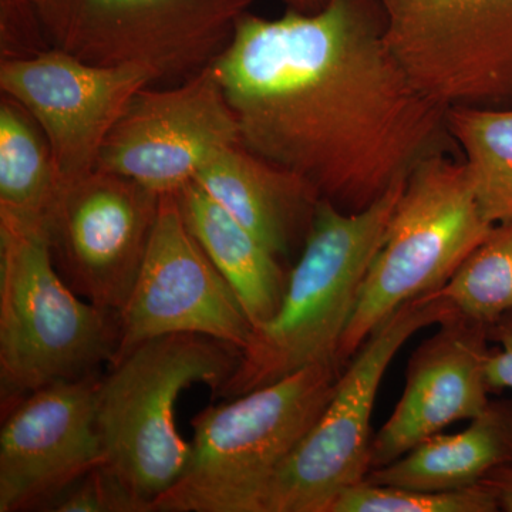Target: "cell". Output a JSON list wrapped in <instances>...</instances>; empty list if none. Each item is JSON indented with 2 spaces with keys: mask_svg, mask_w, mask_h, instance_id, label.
<instances>
[{
  "mask_svg": "<svg viewBox=\"0 0 512 512\" xmlns=\"http://www.w3.org/2000/svg\"><path fill=\"white\" fill-rule=\"evenodd\" d=\"M210 66L242 146L343 211L365 210L453 143L447 110L384 42L376 0H329L276 19L245 13Z\"/></svg>",
  "mask_w": 512,
  "mask_h": 512,
  "instance_id": "obj_1",
  "label": "cell"
},
{
  "mask_svg": "<svg viewBox=\"0 0 512 512\" xmlns=\"http://www.w3.org/2000/svg\"><path fill=\"white\" fill-rule=\"evenodd\" d=\"M402 183L362 211L320 200L274 318L252 329L237 369L215 396L235 399L316 363L336 360Z\"/></svg>",
  "mask_w": 512,
  "mask_h": 512,
  "instance_id": "obj_2",
  "label": "cell"
},
{
  "mask_svg": "<svg viewBox=\"0 0 512 512\" xmlns=\"http://www.w3.org/2000/svg\"><path fill=\"white\" fill-rule=\"evenodd\" d=\"M336 360L210 406L192 419L183 476L154 501V512H259L262 495L332 397Z\"/></svg>",
  "mask_w": 512,
  "mask_h": 512,
  "instance_id": "obj_3",
  "label": "cell"
},
{
  "mask_svg": "<svg viewBox=\"0 0 512 512\" xmlns=\"http://www.w3.org/2000/svg\"><path fill=\"white\" fill-rule=\"evenodd\" d=\"M239 359L241 350L222 340L173 333L146 340L114 360L97 392L103 466L154 508L190 461L191 443L175 421L178 397L195 383L217 393Z\"/></svg>",
  "mask_w": 512,
  "mask_h": 512,
  "instance_id": "obj_4",
  "label": "cell"
},
{
  "mask_svg": "<svg viewBox=\"0 0 512 512\" xmlns=\"http://www.w3.org/2000/svg\"><path fill=\"white\" fill-rule=\"evenodd\" d=\"M119 343V312L83 301L70 288L55 264L49 234L0 225L3 404L96 372L113 362Z\"/></svg>",
  "mask_w": 512,
  "mask_h": 512,
  "instance_id": "obj_5",
  "label": "cell"
},
{
  "mask_svg": "<svg viewBox=\"0 0 512 512\" xmlns=\"http://www.w3.org/2000/svg\"><path fill=\"white\" fill-rule=\"evenodd\" d=\"M494 227L478 208L463 161L439 154L421 163L369 266L336 362L345 367L397 309L443 288Z\"/></svg>",
  "mask_w": 512,
  "mask_h": 512,
  "instance_id": "obj_6",
  "label": "cell"
},
{
  "mask_svg": "<svg viewBox=\"0 0 512 512\" xmlns=\"http://www.w3.org/2000/svg\"><path fill=\"white\" fill-rule=\"evenodd\" d=\"M256 0H26L49 49L178 83L210 66Z\"/></svg>",
  "mask_w": 512,
  "mask_h": 512,
  "instance_id": "obj_7",
  "label": "cell"
},
{
  "mask_svg": "<svg viewBox=\"0 0 512 512\" xmlns=\"http://www.w3.org/2000/svg\"><path fill=\"white\" fill-rule=\"evenodd\" d=\"M451 313L437 296H420L365 340L340 372L328 406L266 487L259 512H329L340 493L366 480L372 414L387 367L414 333Z\"/></svg>",
  "mask_w": 512,
  "mask_h": 512,
  "instance_id": "obj_8",
  "label": "cell"
},
{
  "mask_svg": "<svg viewBox=\"0 0 512 512\" xmlns=\"http://www.w3.org/2000/svg\"><path fill=\"white\" fill-rule=\"evenodd\" d=\"M404 73L443 109L512 106V0H376Z\"/></svg>",
  "mask_w": 512,
  "mask_h": 512,
  "instance_id": "obj_9",
  "label": "cell"
},
{
  "mask_svg": "<svg viewBox=\"0 0 512 512\" xmlns=\"http://www.w3.org/2000/svg\"><path fill=\"white\" fill-rule=\"evenodd\" d=\"M151 86L128 101L96 170L163 195L191 183L218 151L241 143V133L211 66L165 89Z\"/></svg>",
  "mask_w": 512,
  "mask_h": 512,
  "instance_id": "obj_10",
  "label": "cell"
},
{
  "mask_svg": "<svg viewBox=\"0 0 512 512\" xmlns=\"http://www.w3.org/2000/svg\"><path fill=\"white\" fill-rule=\"evenodd\" d=\"M119 320L114 360L173 333L208 336L239 350L251 338L254 328L237 293L191 234L175 192L161 195L156 227Z\"/></svg>",
  "mask_w": 512,
  "mask_h": 512,
  "instance_id": "obj_11",
  "label": "cell"
},
{
  "mask_svg": "<svg viewBox=\"0 0 512 512\" xmlns=\"http://www.w3.org/2000/svg\"><path fill=\"white\" fill-rule=\"evenodd\" d=\"M161 195L94 170L63 190L49 237L55 264L77 295L120 312L136 284Z\"/></svg>",
  "mask_w": 512,
  "mask_h": 512,
  "instance_id": "obj_12",
  "label": "cell"
},
{
  "mask_svg": "<svg viewBox=\"0 0 512 512\" xmlns=\"http://www.w3.org/2000/svg\"><path fill=\"white\" fill-rule=\"evenodd\" d=\"M151 84L141 67L101 66L57 49L0 62V89L45 134L63 190L96 170L128 101Z\"/></svg>",
  "mask_w": 512,
  "mask_h": 512,
  "instance_id": "obj_13",
  "label": "cell"
},
{
  "mask_svg": "<svg viewBox=\"0 0 512 512\" xmlns=\"http://www.w3.org/2000/svg\"><path fill=\"white\" fill-rule=\"evenodd\" d=\"M96 372L40 387L9 407L0 431V512L47 507L104 464Z\"/></svg>",
  "mask_w": 512,
  "mask_h": 512,
  "instance_id": "obj_14",
  "label": "cell"
},
{
  "mask_svg": "<svg viewBox=\"0 0 512 512\" xmlns=\"http://www.w3.org/2000/svg\"><path fill=\"white\" fill-rule=\"evenodd\" d=\"M414 350L406 386L392 416L372 441L373 468L399 460L450 424L473 420L490 400V328L451 313Z\"/></svg>",
  "mask_w": 512,
  "mask_h": 512,
  "instance_id": "obj_15",
  "label": "cell"
},
{
  "mask_svg": "<svg viewBox=\"0 0 512 512\" xmlns=\"http://www.w3.org/2000/svg\"><path fill=\"white\" fill-rule=\"evenodd\" d=\"M192 181L279 259L305 241L322 200L308 181L241 143L218 151Z\"/></svg>",
  "mask_w": 512,
  "mask_h": 512,
  "instance_id": "obj_16",
  "label": "cell"
},
{
  "mask_svg": "<svg viewBox=\"0 0 512 512\" xmlns=\"http://www.w3.org/2000/svg\"><path fill=\"white\" fill-rule=\"evenodd\" d=\"M504 466H512V399L491 400L463 431L430 437L399 460L370 470L366 480L413 490H463Z\"/></svg>",
  "mask_w": 512,
  "mask_h": 512,
  "instance_id": "obj_17",
  "label": "cell"
},
{
  "mask_svg": "<svg viewBox=\"0 0 512 512\" xmlns=\"http://www.w3.org/2000/svg\"><path fill=\"white\" fill-rule=\"evenodd\" d=\"M175 194L185 224L237 293L252 328L274 318L288 284L281 259L195 181Z\"/></svg>",
  "mask_w": 512,
  "mask_h": 512,
  "instance_id": "obj_18",
  "label": "cell"
},
{
  "mask_svg": "<svg viewBox=\"0 0 512 512\" xmlns=\"http://www.w3.org/2000/svg\"><path fill=\"white\" fill-rule=\"evenodd\" d=\"M62 192L59 171L45 134L28 111L2 94L0 225L49 234Z\"/></svg>",
  "mask_w": 512,
  "mask_h": 512,
  "instance_id": "obj_19",
  "label": "cell"
},
{
  "mask_svg": "<svg viewBox=\"0 0 512 512\" xmlns=\"http://www.w3.org/2000/svg\"><path fill=\"white\" fill-rule=\"evenodd\" d=\"M447 127L485 220L512 221V106L454 107Z\"/></svg>",
  "mask_w": 512,
  "mask_h": 512,
  "instance_id": "obj_20",
  "label": "cell"
},
{
  "mask_svg": "<svg viewBox=\"0 0 512 512\" xmlns=\"http://www.w3.org/2000/svg\"><path fill=\"white\" fill-rule=\"evenodd\" d=\"M458 316L494 326L512 315V221L493 231L458 266L446 285L430 293Z\"/></svg>",
  "mask_w": 512,
  "mask_h": 512,
  "instance_id": "obj_21",
  "label": "cell"
},
{
  "mask_svg": "<svg viewBox=\"0 0 512 512\" xmlns=\"http://www.w3.org/2000/svg\"><path fill=\"white\" fill-rule=\"evenodd\" d=\"M494 491L484 483L453 491H424L362 481L346 488L329 512H495Z\"/></svg>",
  "mask_w": 512,
  "mask_h": 512,
  "instance_id": "obj_22",
  "label": "cell"
},
{
  "mask_svg": "<svg viewBox=\"0 0 512 512\" xmlns=\"http://www.w3.org/2000/svg\"><path fill=\"white\" fill-rule=\"evenodd\" d=\"M47 507L57 512H154L153 505L104 466L94 468Z\"/></svg>",
  "mask_w": 512,
  "mask_h": 512,
  "instance_id": "obj_23",
  "label": "cell"
},
{
  "mask_svg": "<svg viewBox=\"0 0 512 512\" xmlns=\"http://www.w3.org/2000/svg\"><path fill=\"white\" fill-rule=\"evenodd\" d=\"M490 336L497 348L491 349L488 356V386L491 393L512 390V315L491 326Z\"/></svg>",
  "mask_w": 512,
  "mask_h": 512,
  "instance_id": "obj_24",
  "label": "cell"
},
{
  "mask_svg": "<svg viewBox=\"0 0 512 512\" xmlns=\"http://www.w3.org/2000/svg\"><path fill=\"white\" fill-rule=\"evenodd\" d=\"M483 483L494 491L500 511L512 512V466H504L491 471Z\"/></svg>",
  "mask_w": 512,
  "mask_h": 512,
  "instance_id": "obj_25",
  "label": "cell"
},
{
  "mask_svg": "<svg viewBox=\"0 0 512 512\" xmlns=\"http://www.w3.org/2000/svg\"><path fill=\"white\" fill-rule=\"evenodd\" d=\"M329 0H284L289 9L299 10V12H316L322 9Z\"/></svg>",
  "mask_w": 512,
  "mask_h": 512,
  "instance_id": "obj_26",
  "label": "cell"
}]
</instances>
